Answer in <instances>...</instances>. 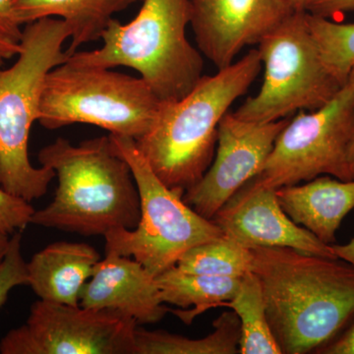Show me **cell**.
<instances>
[{
    "label": "cell",
    "instance_id": "6da1fadb",
    "mask_svg": "<svg viewBox=\"0 0 354 354\" xmlns=\"http://www.w3.org/2000/svg\"><path fill=\"white\" fill-rule=\"evenodd\" d=\"M268 322L281 353L318 351L354 318V266L286 247H254Z\"/></svg>",
    "mask_w": 354,
    "mask_h": 354
},
{
    "label": "cell",
    "instance_id": "7a4b0ae2",
    "mask_svg": "<svg viewBox=\"0 0 354 354\" xmlns=\"http://www.w3.org/2000/svg\"><path fill=\"white\" fill-rule=\"evenodd\" d=\"M43 167L58 178L53 201L35 211L31 223L86 235H106L138 225L141 204L127 160L109 136L73 145L58 138L38 153Z\"/></svg>",
    "mask_w": 354,
    "mask_h": 354
},
{
    "label": "cell",
    "instance_id": "3957f363",
    "mask_svg": "<svg viewBox=\"0 0 354 354\" xmlns=\"http://www.w3.org/2000/svg\"><path fill=\"white\" fill-rule=\"evenodd\" d=\"M259 50L199 82L179 101L162 102L155 122L136 145L169 188L189 189L208 171L215 156L221 118L259 75Z\"/></svg>",
    "mask_w": 354,
    "mask_h": 354
},
{
    "label": "cell",
    "instance_id": "277c9868",
    "mask_svg": "<svg viewBox=\"0 0 354 354\" xmlns=\"http://www.w3.org/2000/svg\"><path fill=\"white\" fill-rule=\"evenodd\" d=\"M190 22V0H144L131 22H109L102 48L77 50L67 62L136 70L160 102L179 101L199 82L204 69L201 53L186 37Z\"/></svg>",
    "mask_w": 354,
    "mask_h": 354
},
{
    "label": "cell",
    "instance_id": "5b68a950",
    "mask_svg": "<svg viewBox=\"0 0 354 354\" xmlns=\"http://www.w3.org/2000/svg\"><path fill=\"white\" fill-rule=\"evenodd\" d=\"M69 38L62 19L26 24L17 60L0 70V187L29 203L46 195L57 176L53 169L31 164L28 146L32 123L39 120L44 80L68 59L62 46Z\"/></svg>",
    "mask_w": 354,
    "mask_h": 354
},
{
    "label": "cell",
    "instance_id": "8992f818",
    "mask_svg": "<svg viewBox=\"0 0 354 354\" xmlns=\"http://www.w3.org/2000/svg\"><path fill=\"white\" fill-rule=\"evenodd\" d=\"M109 138L131 169L141 216L133 230L120 228L104 235L106 252L133 258L156 278L193 247L223 236L218 225L184 201L185 191L167 187L158 178L134 139L113 134Z\"/></svg>",
    "mask_w": 354,
    "mask_h": 354
},
{
    "label": "cell",
    "instance_id": "52a82bcc",
    "mask_svg": "<svg viewBox=\"0 0 354 354\" xmlns=\"http://www.w3.org/2000/svg\"><path fill=\"white\" fill-rule=\"evenodd\" d=\"M162 104L141 77L66 62L46 77L38 121L50 130L85 123L136 141Z\"/></svg>",
    "mask_w": 354,
    "mask_h": 354
},
{
    "label": "cell",
    "instance_id": "ba28073f",
    "mask_svg": "<svg viewBox=\"0 0 354 354\" xmlns=\"http://www.w3.org/2000/svg\"><path fill=\"white\" fill-rule=\"evenodd\" d=\"M265 67L257 95L234 111L241 120L268 123L297 111H316L344 87L324 64L306 22V11H295L258 44Z\"/></svg>",
    "mask_w": 354,
    "mask_h": 354
},
{
    "label": "cell",
    "instance_id": "9c48e42d",
    "mask_svg": "<svg viewBox=\"0 0 354 354\" xmlns=\"http://www.w3.org/2000/svg\"><path fill=\"white\" fill-rule=\"evenodd\" d=\"M353 138L354 90L346 83L322 108L301 111L290 120L253 178L274 189L321 176L353 180L349 165Z\"/></svg>",
    "mask_w": 354,
    "mask_h": 354
},
{
    "label": "cell",
    "instance_id": "30bf717a",
    "mask_svg": "<svg viewBox=\"0 0 354 354\" xmlns=\"http://www.w3.org/2000/svg\"><path fill=\"white\" fill-rule=\"evenodd\" d=\"M134 319L39 299L27 322L0 342L2 354H136Z\"/></svg>",
    "mask_w": 354,
    "mask_h": 354
},
{
    "label": "cell",
    "instance_id": "8fae6325",
    "mask_svg": "<svg viewBox=\"0 0 354 354\" xmlns=\"http://www.w3.org/2000/svg\"><path fill=\"white\" fill-rule=\"evenodd\" d=\"M288 122L285 118L251 122L227 111L218 124L215 160L202 178L185 191L184 201L199 215L213 220L223 205L259 174Z\"/></svg>",
    "mask_w": 354,
    "mask_h": 354
},
{
    "label": "cell",
    "instance_id": "7c38bea8",
    "mask_svg": "<svg viewBox=\"0 0 354 354\" xmlns=\"http://www.w3.org/2000/svg\"><path fill=\"white\" fill-rule=\"evenodd\" d=\"M198 48L218 70L295 12L288 0H190Z\"/></svg>",
    "mask_w": 354,
    "mask_h": 354
},
{
    "label": "cell",
    "instance_id": "4fadbf2b",
    "mask_svg": "<svg viewBox=\"0 0 354 354\" xmlns=\"http://www.w3.org/2000/svg\"><path fill=\"white\" fill-rule=\"evenodd\" d=\"M223 235L241 245L286 247L322 257L334 258L332 245L324 243L286 215L277 189L252 178L230 198L213 220Z\"/></svg>",
    "mask_w": 354,
    "mask_h": 354
},
{
    "label": "cell",
    "instance_id": "5bb4252c",
    "mask_svg": "<svg viewBox=\"0 0 354 354\" xmlns=\"http://www.w3.org/2000/svg\"><path fill=\"white\" fill-rule=\"evenodd\" d=\"M80 306L116 312L137 324L157 323L169 309L156 278L136 260L114 252H106L95 266L81 292Z\"/></svg>",
    "mask_w": 354,
    "mask_h": 354
},
{
    "label": "cell",
    "instance_id": "9a60e30c",
    "mask_svg": "<svg viewBox=\"0 0 354 354\" xmlns=\"http://www.w3.org/2000/svg\"><path fill=\"white\" fill-rule=\"evenodd\" d=\"M277 197L291 220L332 245L342 220L354 209V179L321 176L302 185L278 188Z\"/></svg>",
    "mask_w": 354,
    "mask_h": 354
},
{
    "label": "cell",
    "instance_id": "2e32d148",
    "mask_svg": "<svg viewBox=\"0 0 354 354\" xmlns=\"http://www.w3.org/2000/svg\"><path fill=\"white\" fill-rule=\"evenodd\" d=\"M101 259L100 253L87 243L55 242L27 263L28 286L39 299L77 306L84 286Z\"/></svg>",
    "mask_w": 354,
    "mask_h": 354
},
{
    "label": "cell",
    "instance_id": "e0dca14e",
    "mask_svg": "<svg viewBox=\"0 0 354 354\" xmlns=\"http://www.w3.org/2000/svg\"><path fill=\"white\" fill-rule=\"evenodd\" d=\"M137 0H14V11L21 25L43 18H62L70 31L71 44L67 53L83 44L97 41L115 14Z\"/></svg>",
    "mask_w": 354,
    "mask_h": 354
},
{
    "label": "cell",
    "instance_id": "ac0fdd59",
    "mask_svg": "<svg viewBox=\"0 0 354 354\" xmlns=\"http://www.w3.org/2000/svg\"><path fill=\"white\" fill-rule=\"evenodd\" d=\"M241 279L191 274L176 267L156 277L164 304L176 305L180 308L193 307L189 311L169 309L186 325H190L200 314L234 298L241 285Z\"/></svg>",
    "mask_w": 354,
    "mask_h": 354
},
{
    "label": "cell",
    "instance_id": "d6986e66",
    "mask_svg": "<svg viewBox=\"0 0 354 354\" xmlns=\"http://www.w3.org/2000/svg\"><path fill=\"white\" fill-rule=\"evenodd\" d=\"M214 332L199 339L137 326L136 354H236L241 337V321L234 311L223 312L213 323Z\"/></svg>",
    "mask_w": 354,
    "mask_h": 354
},
{
    "label": "cell",
    "instance_id": "ffe728a7",
    "mask_svg": "<svg viewBox=\"0 0 354 354\" xmlns=\"http://www.w3.org/2000/svg\"><path fill=\"white\" fill-rule=\"evenodd\" d=\"M218 307H227L241 321V354H281L278 342L268 322L264 295L260 279L253 272L241 279L234 298L221 302Z\"/></svg>",
    "mask_w": 354,
    "mask_h": 354
},
{
    "label": "cell",
    "instance_id": "44dd1931",
    "mask_svg": "<svg viewBox=\"0 0 354 354\" xmlns=\"http://www.w3.org/2000/svg\"><path fill=\"white\" fill-rule=\"evenodd\" d=\"M250 249L223 235L193 247L184 254L174 267L180 271L221 278H242L252 272Z\"/></svg>",
    "mask_w": 354,
    "mask_h": 354
},
{
    "label": "cell",
    "instance_id": "7402d4cb",
    "mask_svg": "<svg viewBox=\"0 0 354 354\" xmlns=\"http://www.w3.org/2000/svg\"><path fill=\"white\" fill-rule=\"evenodd\" d=\"M306 22L324 64L342 85L354 67V23H335L306 12Z\"/></svg>",
    "mask_w": 354,
    "mask_h": 354
},
{
    "label": "cell",
    "instance_id": "603a6c76",
    "mask_svg": "<svg viewBox=\"0 0 354 354\" xmlns=\"http://www.w3.org/2000/svg\"><path fill=\"white\" fill-rule=\"evenodd\" d=\"M27 262L22 255V234L14 232L8 250L0 264V307L6 304L9 292L18 286H28Z\"/></svg>",
    "mask_w": 354,
    "mask_h": 354
},
{
    "label": "cell",
    "instance_id": "cb8c5ba5",
    "mask_svg": "<svg viewBox=\"0 0 354 354\" xmlns=\"http://www.w3.org/2000/svg\"><path fill=\"white\" fill-rule=\"evenodd\" d=\"M31 203L9 194L0 187V232L13 234L31 223L34 215Z\"/></svg>",
    "mask_w": 354,
    "mask_h": 354
},
{
    "label": "cell",
    "instance_id": "d4e9b609",
    "mask_svg": "<svg viewBox=\"0 0 354 354\" xmlns=\"http://www.w3.org/2000/svg\"><path fill=\"white\" fill-rule=\"evenodd\" d=\"M304 10L312 15L330 18L337 14L353 12L354 0H306Z\"/></svg>",
    "mask_w": 354,
    "mask_h": 354
},
{
    "label": "cell",
    "instance_id": "484cf974",
    "mask_svg": "<svg viewBox=\"0 0 354 354\" xmlns=\"http://www.w3.org/2000/svg\"><path fill=\"white\" fill-rule=\"evenodd\" d=\"M16 18L14 0H0V35L20 43L23 30Z\"/></svg>",
    "mask_w": 354,
    "mask_h": 354
},
{
    "label": "cell",
    "instance_id": "4316f807",
    "mask_svg": "<svg viewBox=\"0 0 354 354\" xmlns=\"http://www.w3.org/2000/svg\"><path fill=\"white\" fill-rule=\"evenodd\" d=\"M321 354H354V318L341 334L316 351Z\"/></svg>",
    "mask_w": 354,
    "mask_h": 354
},
{
    "label": "cell",
    "instance_id": "83f0119b",
    "mask_svg": "<svg viewBox=\"0 0 354 354\" xmlns=\"http://www.w3.org/2000/svg\"><path fill=\"white\" fill-rule=\"evenodd\" d=\"M20 50V43H16L12 39L0 35V58L1 59H10V58L17 57Z\"/></svg>",
    "mask_w": 354,
    "mask_h": 354
},
{
    "label": "cell",
    "instance_id": "f1b7e54d",
    "mask_svg": "<svg viewBox=\"0 0 354 354\" xmlns=\"http://www.w3.org/2000/svg\"><path fill=\"white\" fill-rule=\"evenodd\" d=\"M332 248L335 255L339 259L346 261L349 264L354 266V237L344 245H333L332 244Z\"/></svg>",
    "mask_w": 354,
    "mask_h": 354
},
{
    "label": "cell",
    "instance_id": "f546056e",
    "mask_svg": "<svg viewBox=\"0 0 354 354\" xmlns=\"http://www.w3.org/2000/svg\"><path fill=\"white\" fill-rule=\"evenodd\" d=\"M9 242H10L9 234L0 232V264H1L4 257H6V254L7 250H8Z\"/></svg>",
    "mask_w": 354,
    "mask_h": 354
},
{
    "label": "cell",
    "instance_id": "4dcf8cb0",
    "mask_svg": "<svg viewBox=\"0 0 354 354\" xmlns=\"http://www.w3.org/2000/svg\"><path fill=\"white\" fill-rule=\"evenodd\" d=\"M348 83L354 90V67L351 69V73H349ZM349 165H351V171L354 174V138L353 143H351V151H349Z\"/></svg>",
    "mask_w": 354,
    "mask_h": 354
},
{
    "label": "cell",
    "instance_id": "1f68e13d",
    "mask_svg": "<svg viewBox=\"0 0 354 354\" xmlns=\"http://www.w3.org/2000/svg\"><path fill=\"white\" fill-rule=\"evenodd\" d=\"M291 8L295 11L304 10L305 2L306 0H288ZM305 11V10H304Z\"/></svg>",
    "mask_w": 354,
    "mask_h": 354
},
{
    "label": "cell",
    "instance_id": "d6a6232c",
    "mask_svg": "<svg viewBox=\"0 0 354 354\" xmlns=\"http://www.w3.org/2000/svg\"><path fill=\"white\" fill-rule=\"evenodd\" d=\"M0 64H2V59L0 58Z\"/></svg>",
    "mask_w": 354,
    "mask_h": 354
}]
</instances>
